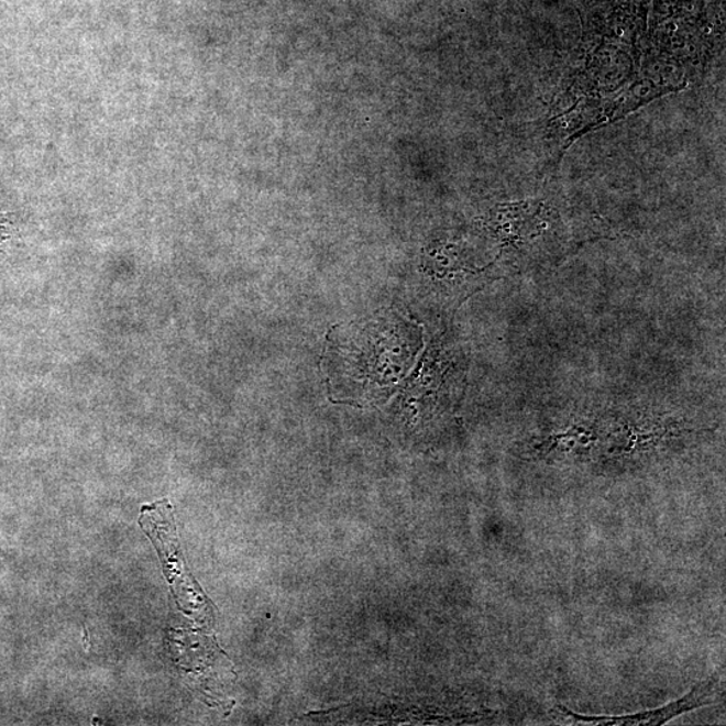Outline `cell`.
<instances>
[{
	"instance_id": "6da1fadb",
	"label": "cell",
	"mask_w": 726,
	"mask_h": 726,
	"mask_svg": "<svg viewBox=\"0 0 726 726\" xmlns=\"http://www.w3.org/2000/svg\"><path fill=\"white\" fill-rule=\"evenodd\" d=\"M719 681H722V674L717 671L706 681L697 683L682 698L658 707V710L627 714V716H583V714L569 711L568 707L561 704L557 705L554 711L559 713L561 719L572 725L661 726L670 723L675 717L682 716V714L710 706L716 697Z\"/></svg>"
}]
</instances>
